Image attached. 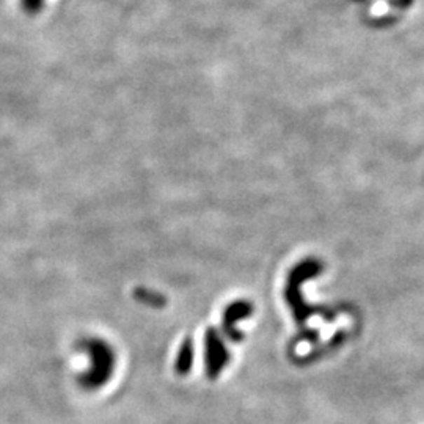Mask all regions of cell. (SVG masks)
<instances>
[{"label": "cell", "mask_w": 424, "mask_h": 424, "mask_svg": "<svg viewBox=\"0 0 424 424\" xmlns=\"http://www.w3.org/2000/svg\"><path fill=\"white\" fill-rule=\"evenodd\" d=\"M83 350L87 352L90 367L85 373L81 376L79 383L85 390H96L101 388L106 383L115 367V357L112 348L102 339L90 338L85 339L81 344Z\"/></svg>", "instance_id": "6da1fadb"}]
</instances>
